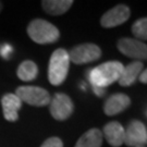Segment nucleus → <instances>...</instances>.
I'll return each instance as SVG.
<instances>
[{"label":"nucleus","instance_id":"f257e3e1","mask_svg":"<svg viewBox=\"0 0 147 147\" xmlns=\"http://www.w3.org/2000/svg\"><path fill=\"white\" fill-rule=\"evenodd\" d=\"M124 65L119 61H108L92 69L89 73V81L93 87L106 88L109 85L119 81L123 72Z\"/></svg>","mask_w":147,"mask_h":147},{"label":"nucleus","instance_id":"f03ea898","mask_svg":"<svg viewBox=\"0 0 147 147\" xmlns=\"http://www.w3.org/2000/svg\"><path fill=\"white\" fill-rule=\"evenodd\" d=\"M70 69L69 53L64 48H58L53 53L48 65V80L53 86H59L67 79Z\"/></svg>","mask_w":147,"mask_h":147},{"label":"nucleus","instance_id":"7ed1b4c3","mask_svg":"<svg viewBox=\"0 0 147 147\" xmlns=\"http://www.w3.org/2000/svg\"><path fill=\"white\" fill-rule=\"evenodd\" d=\"M27 35L33 42L46 45L57 42L60 37V32L50 22L42 19H35L27 25Z\"/></svg>","mask_w":147,"mask_h":147},{"label":"nucleus","instance_id":"20e7f679","mask_svg":"<svg viewBox=\"0 0 147 147\" xmlns=\"http://www.w3.org/2000/svg\"><path fill=\"white\" fill-rule=\"evenodd\" d=\"M16 95L21 99V101L26 102L27 105L36 106V107H44L49 105L50 102V95L45 88L38 86H20L16 90Z\"/></svg>","mask_w":147,"mask_h":147},{"label":"nucleus","instance_id":"39448f33","mask_svg":"<svg viewBox=\"0 0 147 147\" xmlns=\"http://www.w3.org/2000/svg\"><path fill=\"white\" fill-rule=\"evenodd\" d=\"M69 53L70 62L74 64H85L97 61L101 57V49L92 42L81 44L73 47Z\"/></svg>","mask_w":147,"mask_h":147},{"label":"nucleus","instance_id":"423d86ee","mask_svg":"<svg viewBox=\"0 0 147 147\" xmlns=\"http://www.w3.org/2000/svg\"><path fill=\"white\" fill-rule=\"evenodd\" d=\"M74 105L67 94L56 93L49 102V111L55 120L64 121L73 113Z\"/></svg>","mask_w":147,"mask_h":147},{"label":"nucleus","instance_id":"0eeeda50","mask_svg":"<svg viewBox=\"0 0 147 147\" xmlns=\"http://www.w3.org/2000/svg\"><path fill=\"white\" fill-rule=\"evenodd\" d=\"M117 47L121 53H123L129 58L136 59L137 61L146 60L147 58V46L142 40L123 37L118 40Z\"/></svg>","mask_w":147,"mask_h":147},{"label":"nucleus","instance_id":"6e6552de","mask_svg":"<svg viewBox=\"0 0 147 147\" xmlns=\"http://www.w3.org/2000/svg\"><path fill=\"white\" fill-rule=\"evenodd\" d=\"M131 16V10L125 5H117L104 13L100 19V25L105 28L119 26L126 22Z\"/></svg>","mask_w":147,"mask_h":147},{"label":"nucleus","instance_id":"1a4fd4ad","mask_svg":"<svg viewBox=\"0 0 147 147\" xmlns=\"http://www.w3.org/2000/svg\"><path fill=\"white\" fill-rule=\"evenodd\" d=\"M147 142L146 125L138 120H133L124 130V144L129 147L145 145Z\"/></svg>","mask_w":147,"mask_h":147},{"label":"nucleus","instance_id":"9d476101","mask_svg":"<svg viewBox=\"0 0 147 147\" xmlns=\"http://www.w3.org/2000/svg\"><path fill=\"white\" fill-rule=\"evenodd\" d=\"M131 106V98L125 94L117 93L108 97L104 104V112L109 117L119 115Z\"/></svg>","mask_w":147,"mask_h":147},{"label":"nucleus","instance_id":"9b49d317","mask_svg":"<svg viewBox=\"0 0 147 147\" xmlns=\"http://www.w3.org/2000/svg\"><path fill=\"white\" fill-rule=\"evenodd\" d=\"M2 112L5 120L9 122H16L19 120V110L22 107L21 99L16 94H5L1 98Z\"/></svg>","mask_w":147,"mask_h":147},{"label":"nucleus","instance_id":"f8f14e48","mask_svg":"<svg viewBox=\"0 0 147 147\" xmlns=\"http://www.w3.org/2000/svg\"><path fill=\"white\" fill-rule=\"evenodd\" d=\"M102 136L112 147H120L124 144V127L119 122L111 121L104 126Z\"/></svg>","mask_w":147,"mask_h":147},{"label":"nucleus","instance_id":"ddd939ff","mask_svg":"<svg viewBox=\"0 0 147 147\" xmlns=\"http://www.w3.org/2000/svg\"><path fill=\"white\" fill-rule=\"evenodd\" d=\"M144 70L142 61H133V62L129 63L126 67L123 68V72L121 74L120 79H119V84L122 87H127L133 85L136 80L138 79L140 74L142 73V71Z\"/></svg>","mask_w":147,"mask_h":147},{"label":"nucleus","instance_id":"4468645a","mask_svg":"<svg viewBox=\"0 0 147 147\" xmlns=\"http://www.w3.org/2000/svg\"><path fill=\"white\" fill-rule=\"evenodd\" d=\"M73 5L72 0H44L42 7L44 11L50 16H61L65 13Z\"/></svg>","mask_w":147,"mask_h":147},{"label":"nucleus","instance_id":"2eb2a0df","mask_svg":"<svg viewBox=\"0 0 147 147\" xmlns=\"http://www.w3.org/2000/svg\"><path fill=\"white\" fill-rule=\"evenodd\" d=\"M102 137V133L99 129L93 127L80 137L75 144V147H101Z\"/></svg>","mask_w":147,"mask_h":147},{"label":"nucleus","instance_id":"dca6fc26","mask_svg":"<svg viewBox=\"0 0 147 147\" xmlns=\"http://www.w3.org/2000/svg\"><path fill=\"white\" fill-rule=\"evenodd\" d=\"M16 75L23 82L34 81L38 75V67L34 61L25 60L20 63V65L18 67Z\"/></svg>","mask_w":147,"mask_h":147},{"label":"nucleus","instance_id":"f3484780","mask_svg":"<svg viewBox=\"0 0 147 147\" xmlns=\"http://www.w3.org/2000/svg\"><path fill=\"white\" fill-rule=\"evenodd\" d=\"M132 34L134 35L137 40L142 39L146 40L147 38V19L146 18H142L135 21L132 25Z\"/></svg>","mask_w":147,"mask_h":147},{"label":"nucleus","instance_id":"a211bd4d","mask_svg":"<svg viewBox=\"0 0 147 147\" xmlns=\"http://www.w3.org/2000/svg\"><path fill=\"white\" fill-rule=\"evenodd\" d=\"M40 147H63V142L61 141V138L53 136L47 138Z\"/></svg>","mask_w":147,"mask_h":147},{"label":"nucleus","instance_id":"6ab92c4d","mask_svg":"<svg viewBox=\"0 0 147 147\" xmlns=\"http://www.w3.org/2000/svg\"><path fill=\"white\" fill-rule=\"evenodd\" d=\"M138 80H140V82L143 83V84H146L147 83V71H146V69H144V70L142 71V73L140 74Z\"/></svg>","mask_w":147,"mask_h":147},{"label":"nucleus","instance_id":"aec40b11","mask_svg":"<svg viewBox=\"0 0 147 147\" xmlns=\"http://www.w3.org/2000/svg\"><path fill=\"white\" fill-rule=\"evenodd\" d=\"M11 51H12V48H11L10 46H5V49H3V48H1V50H0V53H1V56H2V57L7 58V57H8L7 53H10Z\"/></svg>","mask_w":147,"mask_h":147},{"label":"nucleus","instance_id":"412c9836","mask_svg":"<svg viewBox=\"0 0 147 147\" xmlns=\"http://www.w3.org/2000/svg\"><path fill=\"white\" fill-rule=\"evenodd\" d=\"M2 9H3V5H2V2L0 1V13H1V11H2Z\"/></svg>","mask_w":147,"mask_h":147},{"label":"nucleus","instance_id":"4be33fe9","mask_svg":"<svg viewBox=\"0 0 147 147\" xmlns=\"http://www.w3.org/2000/svg\"><path fill=\"white\" fill-rule=\"evenodd\" d=\"M136 147H146V145H141V146H136Z\"/></svg>","mask_w":147,"mask_h":147}]
</instances>
